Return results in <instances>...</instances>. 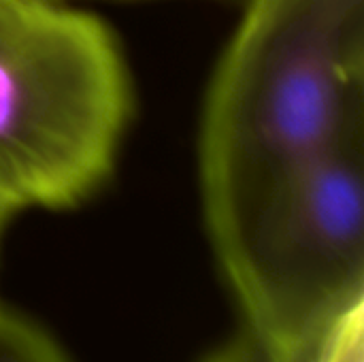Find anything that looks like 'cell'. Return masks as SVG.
I'll list each match as a JSON object with an SVG mask.
<instances>
[{"label": "cell", "instance_id": "obj_3", "mask_svg": "<svg viewBox=\"0 0 364 362\" xmlns=\"http://www.w3.org/2000/svg\"><path fill=\"white\" fill-rule=\"evenodd\" d=\"M247 333L311 362L364 309V126L209 230Z\"/></svg>", "mask_w": 364, "mask_h": 362}, {"label": "cell", "instance_id": "obj_4", "mask_svg": "<svg viewBox=\"0 0 364 362\" xmlns=\"http://www.w3.org/2000/svg\"><path fill=\"white\" fill-rule=\"evenodd\" d=\"M0 362H68L32 322L0 309Z\"/></svg>", "mask_w": 364, "mask_h": 362}, {"label": "cell", "instance_id": "obj_7", "mask_svg": "<svg viewBox=\"0 0 364 362\" xmlns=\"http://www.w3.org/2000/svg\"><path fill=\"white\" fill-rule=\"evenodd\" d=\"M15 215V209L0 196V239H2V233L6 228V224L11 222V218Z\"/></svg>", "mask_w": 364, "mask_h": 362}, {"label": "cell", "instance_id": "obj_1", "mask_svg": "<svg viewBox=\"0 0 364 362\" xmlns=\"http://www.w3.org/2000/svg\"><path fill=\"white\" fill-rule=\"evenodd\" d=\"M198 128L207 230L364 126V0H241Z\"/></svg>", "mask_w": 364, "mask_h": 362}, {"label": "cell", "instance_id": "obj_8", "mask_svg": "<svg viewBox=\"0 0 364 362\" xmlns=\"http://www.w3.org/2000/svg\"><path fill=\"white\" fill-rule=\"evenodd\" d=\"M81 2V0H68ZM111 2H230V0H111Z\"/></svg>", "mask_w": 364, "mask_h": 362}, {"label": "cell", "instance_id": "obj_6", "mask_svg": "<svg viewBox=\"0 0 364 362\" xmlns=\"http://www.w3.org/2000/svg\"><path fill=\"white\" fill-rule=\"evenodd\" d=\"M207 362H286L273 354L267 346H262L254 335L245 331V335L237 337L224 350L213 354Z\"/></svg>", "mask_w": 364, "mask_h": 362}, {"label": "cell", "instance_id": "obj_2", "mask_svg": "<svg viewBox=\"0 0 364 362\" xmlns=\"http://www.w3.org/2000/svg\"><path fill=\"white\" fill-rule=\"evenodd\" d=\"M134 113L124 47L68 0H0V196L75 209L115 171Z\"/></svg>", "mask_w": 364, "mask_h": 362}, {"label": "cell", "instance_id": "obj_5", "mask_svg": "<svg viewBox=\"0 0 364 362\" xmlns=\"http://www.w3.org/2000/svg\"><path fill=\"white\" fill-rule=\"evenodd\" d=\"M311 362H363V314L346 322Z\"/></svg>", "mask_w": 364, "mask_h": 362}]
</instances>
